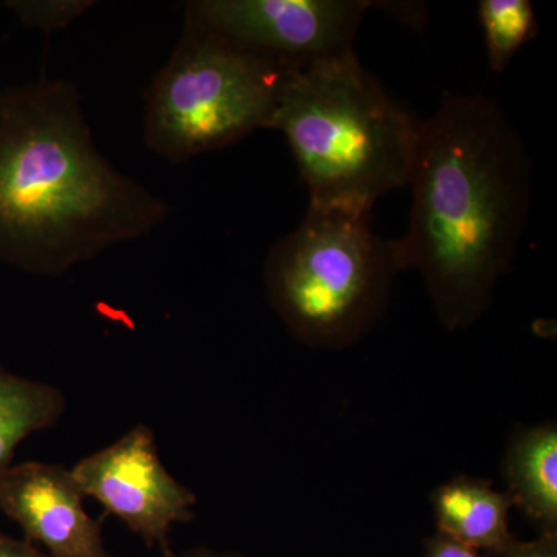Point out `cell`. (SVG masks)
Instances as JSON below:
<instances>
[{"instance_id":"cell-14","label":"cell","mask_w":557,"mask_h":557,"mask_svg":"<svg viewBox=\"0 0 557 557\" xmlns=\"http://www.w3.org/2000/svg\"><path fill=\"white\" fill-rule=\"evenodd\" d=\"M500 555L504 557H557L555 534H547L544 541L531 542V544L512 542Z\"/></svg>"},{"instance_id":"cell-17","label":"cell","mask_w":557,"mask_h":557,"mask_svg":"<svg viewBox=\"0 0 557 557\" xmlns=\"http://www.w3.org/2000/svg\"><path fill=\"white\" fill-rule=\"evenodd\" d=\"M160 557H240L236 555H226V553H215L207 548H194L188 552L174 553L172 549H166Z\"/></svg>"},{"instance_id":"cell-7","label":"cell","mask_w":557,"mask_h":557,"mask_svg":"<svg viewBox=\"0 0 557 557\" xmlns=\"http://www.w3.org/2000/svg\"><path fill=\"white\" fill-rule=\"evenodd\" d=\"M70 471L86 498H95L150 548L170 549L172 527L194 519L196 494L161 463L156 434L146 424L84 457Z\"/></svg>"},{"instance_id":"cell-15","label":"cell","mask_w":557,"mask_h":557,"mask_svg":"<svg viewBox=\"0 0 557 557\" xmlns=\"http://www.w3.org/2000/svg\"><path fill=\"white\" fill-rule=\"evenodd\" d=\"M426 557H483L478 549L469 548L467 545L458 544L453 539L443 536L432 539L429 542Z\"/></svg>"},{"instance_id":"cell-8","label":"cell","mask_w":557,"mask_h":557,"mask_svg":"<svg viewBox=\"0 0 557 557\" xmlns=\"http://www.w3.org/2000/svg\"><path fill=\"white\" fill-rule=\"evenodd\" d=\"M84 498L72 471L60 465H11L0 479V511L21 527L25 541L51 557H113Z\"/></svg>"},{"instance_id":"cell-2","label":"cell","mask_w":557,"mask_h":557,"mask_svg":"<svg viewBox=\"0 0 557 557\" xmlns=\"http://www.w3.org/2000/svg\"><path fill=\"white\" fill-rule=\"evenodd\" d=\"M168 212L98 150L75 84L0 90V263L60 277L149 236Z\"/></svg>"},{"instance_id":"cell-3","label":"cell","mask_w":557,"mask_h":557,"mask_svg":"<svg viewBox=\"0 0 557 557\" xmlns=\"http://www.w3.org/2000/svg\"><path fill=\"white\" fill-rule=\"evenodd\" d=\"M418 121L351 51L289 73L270 129L287 138L309 208L370 214L408 185Z\"/></svg>"},{"instance_id":"cell-11","label":"cell","mask_w":557,"mask_h":557,"mask_svg":"<svg viewBox=\"0 0 557 557\" xmlns=\"http://www.w3.org/2000/svg\"><path fill=\"white\" fill-rule=\"evenodd\" d=\"M65 408L60 388L22 379L0 366V479L11 468L17 446L35 432L54 426Z\"/></svg>"},{"instance_id":"cell-4","label":"cell","mask_w":557,"mask_h":557,"mask_svg":"<svg viewBox=\"0 0 557 557\" xmlns=\"http://www.w3.org/2000/svg\"><path fill=\"white\" fill-rule=\"evenodd\" d=\"M401 271L397 244L376 236L370 214L309 208L270 249L267 296L289 332L314 346H344L370 327Z\"/></svg>"},{"instance_id":"cell-1","label":"cell","mask_w":557,"mask_h":557,"mask_svg":"<svg viewBox=\"0 0 557 557\" xmlns=\"http://www.w3.org/2000/svg\"><path fill=\"white\" fill-rule=\"evenodd\" d=\"M412 209L395 239L399 269L426 281L449 329L471 324L511 269L533 200V161L504 109L483 94H448L418 121Z\"/></svg>"},{"instance_id":"cell-16","label":"cell","mask_w":557,"mask_h":557,"mask_svg":"<svg viewBox=\"0 0 557 557\" xmlns=\"http://www.w3.org/2000/svg\"><path fill=\"white\" fill-rule=\"evenodd\" d=\"M0 557H51L28 541H20L0 530Z\"/></svg>"},{"instance_id":"cell-5","label":"cell","mask_w":557,"mask_h":557,"mask_svg":"<svg viewBox=\"0 0 557 557\" xmlns=\"http://www.w3.org/2000/svg\"><path fill=\"white\" fill-rule=\"evenodd\" d=\"M292 72L185 16L182 38L146 97V145L182 163L270 129Z\"/></svg>"},{"instance_id":"cell-12","label":"cell","mask_w":557,"mask_h":557,"mask_svg":"<svg viewBox=\"0 0 557 557\" xmlns=\"http://www.w3.org/2000/svg\"><path fill=\"white\" fill-rule=\"evenodd\" d=\"M478 16L485 38L487 65L498 75L539 35L536 13L530 0H480Z\"/></svg>"},{"instance_id":"cell-6","label":"cell","mask_w":557,"mask_h":557,"mask_svg":"<svg viewBox=\"0 0 557 557\" xmlns=\"http://www.w3.org/2000/svg\"><path fill=\"white\" fill-rule=\"evenodd\" d=\"M379 2L366 0H196L185 16L242 49L292 70L354 50L361 22Z\"/></svg>"},{"instance_id":"cell-13","label":"cell","mask_w":557,"mask_h":557,"mask_svg":"<svg viewBox=\"0 0 557 557\" xmlns=\"http://www.w3.org/2000/svg\"><path fill=\"white\" fill-rule=\"evenodd\" d=\"M94 5L89 0H13L5 9L22 24L51 33L64 30Z\"/></svg>"},{"instance_id":"cell-10","label":"cell","mask_w":557,"mask_h":557,"mask_svg":"<svg viewBox=\"0 0 557 557\" xmlns=\"http://www.w3.org/2000/svg\"><path fill=\"white\" fill-rule=\"evenodd\" d=\"M508 496L528 518L555 534L557 523L556 426L531 429L520 435L507 458Z\"/></svg>"},{"instance_id":"cell-9","label":"cell","mask_w":557,"mask_h":557,"mask_svg":"<svg viewBox=\"0 0 557 557\" xmlns=\"http://www.w3.org/2000/svg\"><path fill=\"white\" fill-rule=\"evenodd\" d=\"M508 494L478 479H456L434 497L440 534L469 548L505 552L512 544L508 530Z\"/></svg>"}]
</instances>
